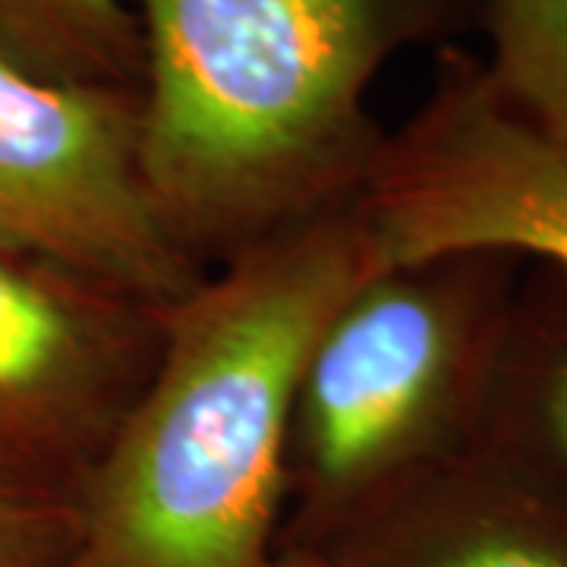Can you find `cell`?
I'll list each match as a JSON object with an SVG mask.
<instances>
[{
  "instance_id": "52a82bcc",
  "label": "cell",
  "mask_w": 567,
  "mask_h": 567,
  "mask_svg": "<svg viewBox=\"0 0 567 567\" xmlns=\"http://www.w3.org/2000/svg\"><path fill=\"white\" fill-rule=\"evenodd\" d=\"M312 555L328 567H567V511L473 447L365 507Z\"/></svg>"
},
{
  "instance_id": "7c38bea8",
  "label": "cell",
  "mask_w": 567,
  "mask_h": 567,
  "mask_svg": "<svg viewBox=\"0 0 567 567\" xmlns=\"http://www.w3.org/2000/svg\"><path fill=\"white\" fill-rule=\"evenodd\" d=\"M271 567H328L319 558V555H312V551H297V548H281L278 551V558H275V565Z\"/></svg>"
},
{
  "instance_id": "9c48e42d",
  "label": "cell",
  "mask_w": 567,
  "mask_h": 567,
  "mask_svg": "<svg viewBox=\"0 0 567 567\" xmlns=\"http://www.w3.org/2000/svg\"><path fill=\"white\" fill-rule=\"evenodd\" d=\"M495 85L567 130V0H486Z\"/></svg>"
},
{
  "instance_id": "8fae6325",
  "label": "cell",
  "mask_w": 567,
  "mask_h": 567,
  "mask_svg": "<svg viewBox=\"0 0 567 567\" xmlns=\"http://www.w3.org/2000/svg\"><path fill=\"white\" fill-rule=\"evenodd\" d=\"M533 423L539 439L567 466V350H558L555 360L533 375Z\"/></svg>"
},
{
  "instance_id": "ba28073f",
  "label": "cell",
  "mask_w": 567,
  "mask_h": 567,
  "mask_svg": "<svg viewBox=\"0 0 567 567\" xmlns=\"http://www.w3.org/2000/svg\"><path fill=\"white\" fill-rule=\"evenodd\" d=\"M0 63L58 85L140 95V22L126 0H0Z\"/></svg>"
},
{
  "instance_id": "30bf717a",
  "label": "cell",
  "mask_w": 567,
  "mask_h": 567,
  "mask_svg": "<svg viewBox=\"0 0 567 567\" xmlns=\"http://www.w3.org/2000/svg\"><path fill=\"white\" fill-rule=\"evenodd\" d=\"M76 539L73 495L0 486V567H66Z\"/></svg>"
},
{
  "instance_id": "7a4b0ae2",
  "label": "cell",
  "mask_w": 567,
  "mask_h": 567,
  "mask_svg": "<svg viewBox=\"0 0 567 567\" xmlns=\"http://www.w3.org/2000/svg\"><path fill=\"white\" fill-rule=\"evenodd\" d=\"M140 22V174L205 275L363 193L369 92L432 0H126Z\"/></svg>"
},
{
  "instance_id": "3957f363",
  "label": "cell",
  "mask_w": 567,
  "mask_h": 567,
  "mask_svg": "<svg viewBox=\"0 0 567 567\" xmlns=\"http://www.w3.org/2000/svg\"><path fill=\"white\" fill-rule=\"evenodd\" d=\"M495 259L388 265L328 316L293 394L278 551L476 447L502 357Z\"/></svg>"
},
{
  "instance_id": "5b68a950",
  "label": "cell",
  "mask_w": 567,
  "mask_h": 567,
  "mask_svg": "<svg viewBox=\"0 0 567 567\" xmlns=\"http://www.w3.org/2000/svg\"><path fill=\"white\" fill-rule=\"evenodd\" d=\"M171 306L0 246V486L76 495L158 363Z\"/></svg>"
},
{
  "instance_id": "6da1fadb",
  "label": "cell",
  "mask_w": 567,
  "mask_h": 567,
  "mask_svg": "<svg viewBox=\"0 0 567 567\" xmlns=\"http://www.w3.org/2000/svg\"><path fill=\"white\" fill-rule=\"evenodd\" d=\"M360 196L208 271L171 306L148 382L76 488L66 567H271L297 379L379 271Z\"/></svg>"
},
{
  "instance_id": "8992f818",
  "label": "cell",
  "mask_w": 567,
  "mask_h": 567,
  "mask_svg": "<svg viewBox=\"0 0 567 567\" xmlns=\"http://www.w3.org/2000/svg\"><path fill=\"white\" fill-rule=\"evenodd\" d=\"M0 246L177 303L205 271L167 240L140 174V95L0 63Z\"/></svg>"
},
{
  "instance_id": "277c9868",
  "label": "cell",
  "mask_w": 567,
  "mask_h": 567,
  "mask_svg": "<svg viewBox=\"0 0 567 567\" xmlns=\"http://www.w3.org/2000/svg\"><path fill=\"white\" fill-rule=\"evenodd\" d=\"M382 268L533 256L567 275V130L447 58L425 102L385 130L360 193Z\"/></svg>"
}]
</instances>
